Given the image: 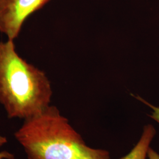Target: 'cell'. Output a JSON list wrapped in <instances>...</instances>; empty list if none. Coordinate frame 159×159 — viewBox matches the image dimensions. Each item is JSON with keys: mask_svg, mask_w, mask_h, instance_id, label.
Returning <instances> with one entry per match:
<instances>
[{"mask_svg": "<svg viewBox=\"0 0 159 159\" xmlns=\"http://www.w3.org/2000/svg\"><path fill=\"white\" fill-rule=\"evenodd\" d=\"M14 41H0V104L9 119H28L50 106L52 91L45 73L21 57Z\"/></svg>", "mask_w": 159, "mask_h": 159, "instance_id": "1", "label": "cell"}, {"mask_svg": "<svg viewBox=\"0 0 159 159\" xmlns=\"http://www.w3.org/2000/svg\"><path fill=\"white\" fill-rule=\"evenodd\" d=\"M50 0H0V33L8 40L19 36L25 21Z\"/></svg>", "mask_w": 159, "mask_h": 159, "instance_id": "3", "label": "cell"}, {"mask_svg": "<svg viewBox=\"0 0 159 159\" xmlns=\"http://www.w3.org/2000/svg\"><path fill=\"white\" fill-rule=\"evenodd\" d=\"M133 96H134L133 95ZM136 98L137 100H140L141 102H143L144 104H145L146 105H147L152 110V113L150 115V117L153 119L154 121H156V122H157L159 123V107L157 106H154L153 105L151 104L150 103L146 101L144 99L142 98V97L139 96H134Z\"/></svg>", "mask_w": 159, "mask_h": 159, "instance_id": "5", "label": "cell"}, {"mask_svg": "<svg viewBox=\"0 0 159 159\" xmlns=\"http://www.w3.org/2000/svg\"><path fill=\"white\" fill-rule=\"evenodd\" d=\"M156 134V130L152 125H146L142 134L136 146L130 153L119 159H147L148 148Z\"/></svg>", "mask_w": 159, "mask_h": 159, "instance_id": "4", "label": "cell"}, {"mask_svg": "<svg viewBox=\"0 0 159 159\" xmlns=\"http://www.w3.org/2000/svg\"><path fill=\"white\" fill-rule=\"evenodd\" d=\"M7 143V139L6 137L2 136L0 135V148L6 144Z\"/></svg>", "mask_w": 159, "mask_h": 159, "instance_id": "8", "label": "cell"}, {"mask_svg": "<svg viewBox=\"0 0 159 159\" xmlns=\"http://www.w3.org/2000/svg\"><path fill=\"white\" fill-rule=\"evenodd\" d=\"M148 159H159V154L152 148H150L148 150Z\"/></svg>", "mask_w": 159, "mask_h": 159, "instance_id": "6", "label": "cell"}, {"mask_svg": "<svg viewBox=\"0 0 159 159\" xmlns=\"http://www.w3.org/2000/svg\"><path fill=\"white\" fill-rule=\"evenodd\" d=\"M0 159H15V156L7 151H2L0 152Z\"/></svg>", "mask_w": 159, "mask_h": 159, "instance_id": "7", "label": "cell"}, {"mask_svg": "<svg viewBox=\"0 0 159 159\" xmlns=\"http://www.w3.org/2000/svg\"><path fill=\"white\" fill-rule=\"evenodd\" d=\"M28 159H110L108 151L90 148L58 109L50 106L24 120L14 133Z\"/></svg>", "mask_w": 159, "mask_h": 159, "instance_id": "2", "label": "cell"}]
</instances>
